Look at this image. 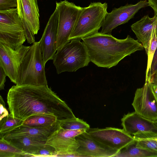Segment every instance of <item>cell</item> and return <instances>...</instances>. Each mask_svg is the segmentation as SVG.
Instances as JSON below:
<instances>
[{
    "label": "cell",
    "mask_w": 157,
    "mask_h": 157,
    "mask_svg": "<svg viewBox=\"0 0 157 157\" xmlns=\"http://www.w3.org/2000/svg\"><path fill=\"white\" fill-rule=\"evenodd\" d=\"M56 72H75L88 65L90 62L83 41L72 40L57 50L53 59Z\"/></svg>",
    "instance_id": "4"
},
{
    "label": "cell",
    "mask_w": 157,
    "mask_h": 157,
    "mask_svg": "<svg viewBox=\"0 0 157 157\" xmlns=\"http://www.w3.org/2000/svg\"><path fill=\"white\" fill-rule=\"evenodd\" d=\"M17 6V0H0V11L9 10Z\"/></svg>",
    "instance_id": "29"
},
{
    "label": "cell",
    "mask_w": 157,
    "mask_h": 157,
    "mask_svg": "<svg viewBox=\"0 0 157 157\" xmlns=\"http://www.w3.org/2000/svg\"><path fill=\"white\" fill-rule=\"evenodd\" d=\"M157 72V48L155 52L151 62L149 75L147 80H150L151 77Z\"/></svg>",
    "instance_id": "30"
},
{
    "label": "cell",
    "mask_w": 157,
    "mask_h": 157,
    "mask_svg": "<svg viewBox=\"0 0 157 157\" xmlns=\"http://www.w3.org/2000/svg\"><path fill=\"white\" fill-rule=\"evenodd\" d=\"M148 6H149L148 2L145 0H141L135 4L126 5L118 8H114L111 12H107L101 32L110 34L115 28L127 22L133 18L141 9Z\"/></svg>",
    "instance_id": "13"
},
{
    "label": "cell",
    "mask_w": 157,
    "mask_h": 157,
    "mask_svg": "<svg viewBox=\"0 0 157 157\" xmlns=\"http://www.w3.org/2000/svg\"><path fill=\"white\" fill-rule=\"evenodd\" d=\"M82 40L90 61L98 67L108 68L117 65L125 57L144 49L141 43L129 35L119 39L111 34L98 32Z\"/></svg>",
    "instance_id": "2"
},
{
    "label": "cell",
    "mask_w": 157,
    "mask_h": 157,
    "mask_svg": "<svg viewBox=\"0 0 157 157\" xmlns=\"http://www.w3.org/2000/svg\"><path fill=\"white\" fill-rule=\"evenodd\" d=\"M7 76L2 67L0 66V90H4L5 86V83L6 81V77Z\"/></svg>",
    "instance_id": "32"
},
{
    "label": "cell",
    "mask_w": 157,
    "mask_h": 157,
    "mask_svg": "<svg viewBox=\"0 0 157 157\" xmlns=\"http://www.w3.org/2000/svg\"><path fill=\"white\" fill-rule=\"evenodd\" d=\"M149 81L151 84L157 85V72L151 77Z\"/></svg>",
    "instance_id": "34"
},
{
    "label": "cell",
    "mask_w": 157,
    "mask_h": 157,
    "mask_svg": "<svg viewBox=\"0 0 157 157\" xmlns=\"http://www.w3.org/2000/svg\"><path fill=\"white\" fill-rule=\"evenodd\" d=\"M56 117L46 114L31 115L24 119L22 124L29 127L43 128L48 127L58 122Z\"/></svg>",
    "instance_id": "20"
},
{
    "label": "cell",
    "mask_w": 157,
    "mask_h": 157,
    "mask_svg": "<svg viewBox=\"0 0 157 157\" xmlns=\"http://www.w3.org/2000/svg\"><path fill=\"white\" fill-rule=\"evenodd\" d=\"M86 131L84 129L69 130L60 127L48 138L45 144L55 148L57 154L56 157L75 153L79 144L75 137Z\"/></svg>",
    "instance_id": "10"
},
{
    "label": "cell",
    "mask_w": 157,
    "mask_h": 157,
    "mask_svg": "<svg viewBox=\"0 0 157 157\" xmlns=\"http://www.w3.org/2000/svg\"><path fill=\"white\" fill-rule=\"evenodd\" d=\"M75 138L79 144L76 152L82 157H114L119 151L98 142L92 138L86 131Z\"/></svg>",
    "instance_id": "15"
},
{
    "label": "cell",
    "mask_w": 157,
    "mask_h": 157,
    "mask_svg": "<svg viewBox=\"0 0 157 157\" xmlns=\"http://www.w3.org/2000/svg\"><path fill=\"white\" fill-rule=\"evenodd\" d=\"M30 47L22 45L14 49L0 43V66L15 84L20 66Z\"/></svg>",
    "instance_id": "12"
},
{
    "label": "cell",
    "mask_w": 157,
    "mask_h": 157,
    "mask_svg": "<svg viewBox=\"0 0 157 157\" xmlns=\"http://www.w3.org/2000/svg\"><path fill=\"white\" fill-rule=\"evenodd\" d=\"M37 0H17L18 16L22 23L28 43L33 44L35 35L40 29L39 12Z\"/></svg>",
    "instance_id": "8"
},
{
    "label": "cell",
    "mask_w": 157,
    "mask_h": 157,
    "mask_svg": "<svg viewBox=\"0 0 157 157\" xmlns=\"http://www.w3.org/2000/svg\"><path fill=\"white\" fill-rule=\"evenodd\" d=\"M60 123L61 127L66 129H84L87 131L90 128L89 125L86 122L76 117Z\"/></svg>",
    "instance_id": "24"
},
{
    "label": "cell",
    "mask_w": 157,
    "mask_h": 157,
    "mask_svg": "<svg viewBox=\"0 0 157 157\" xmlns=\"http://www.w3.org/2000/svg\"><path fill=\"white\" fill-rule=\"evenodd\" d=\"M26 39L17 8L0 11V43L15 49Z\"/></svg>",
    "instance_id": "6"
},
{
    "label": "cell",
    "mask_w": 157,
    "mask_h": 157,
    "mask_svg": "<svg viewBox=\"0 0 157 157\" xmlns=\"http://www.w3.org/2000/svg\"><path fill=\"white\" fill-rule=\"evenodd\" d=\"M86 132L98 142L119 151L135 141L133 136L127 133L123 129L112 127L90 128Z\"/></svg>",
    "instance_id": "9"
},
{
    "label": "cell",
    "mask_w": 157,
    "mask_h": 157,
    "mask_svg": "<svg viewBox=\"0 0 157 157\" xmlns=\"http://www.w3.org/2000/svg\"><path fill=\"white\" fill-rule=\"evenodd\" d=\"M30 157L13 146L6 142L3 139H0V157Z\"/></svg>",
    "instance_id": "22"
},
{
    "label": "cell",
    "mask_w": 157,
    "mask_h": 157,
    "mask_svg": "<svg viewBox=\"0 0 157 157\" xmlns=\"http://www.w3.org/2000/svg\"><path fill=\"white\" fill-rule=\"evenodd\" d=\"M7 102L11 115L24 120L41 114L53 115L59 122L75 117L66 102L48 85H14L8 91Z\"/></svg>",
    "instance_id": "1"
},
{
    "label": "cell",
    "mask_w": 157,
    "mask_h": 157,
    "mask_svg": "<svg viewBox=\"0 0 157 157\" xmlns=\"http://www.w3.org/2000/svg\"><path fill=\"white\" fill-rule=\"evenodd\" d=\"M157 141V139H155Z\"/></svg>",
    "instance_id": "37"
},
{
    "label": "cell",
    "mask_w": 157,
    "mask_h": 157,
    "mask_svg": "<svg viewBox=\"0 0 157 157\" xmlns=\"http://www.w3.org/2000/svg\"><path fill=\"white\" fill-rule=\"evenodd\" d=\"M154 121L155 124L157 127V120Z\"/></svg>",
    "instance_id": "36"
},
{
    "label": "cell",
    "mask_w": 157,
    "mask_h": 157,
    "mask_svg": "<svg viewBox=\"0 0 157 157\" xmlns=\"http://www.w3.org/2000/svg\"><path fill=\"white\" fill-rule=\"evenodd\" d=\"M121 121L124 130L132 136L143 132L157 133V127L154 121L143 117L135 111L124 115Z\"/></svg>",
    "instance_id": "17"
},
{
    "label": "cell",
    "mask_w": 157,
    "mask_h": 157,
    "mask_svg": "<svg viewBox=\"0 0 157 157\" xmlns=\"http://www.w3.org/2000/svg\"><path fill=\"white\" fill-rule=\"evenodd\" d=\"M136 141L157 139V133L146 132L136 134L133 136Z\"/></svg>",
    "instance_id": "28"
},
{
    "label": "cell",
    "mask_w": 157,
    "mask_h": 157,
    "mask_svg": "<svg viewBox=\"0 0 157 157\" xmlns=\"http://www.w3.org/2000/svg\"><path fill=\"white\" fill-rule=\"evenodd\" d=\"M58 24V11L56 8L51 16L42 36L39 41L45 65L48 61L53 59L57 51Z\"/></svg>",
    "instance_id": "14"
},
{
    "label": "cell",
    "mask_w": 157,
    "mask_h": 157,
    "mask_svg": "<svg viewBox=\"0 0 157 157\" xmlns=\"http://www.w3.org/2000/svg\"><path fill=\"white\" fill-rule=\"evenodd\" d=\"M114 157H157V151L137 147L135 141L120 150Z\"/></svg>",
    "instance_id": "21"
},
{
    "label": "cell",
    "mask_w": 157,
    "mask_h": 157,
    "mask_svg": "<svg viewBox=\"0 0 157 157\" xmlns=\"http://www.w3.org/2000/svg\"><path fill=\"white\" fill-rule=\"evenodd\" d=\"M57 154L52 146L45 144L42 148L33 155V157H56Z\"/></svg>",
    "instance_id": "26"
},
{
    "label": "cell",
    "mask_w": 157,
    "mask_h": 157,
    "mask_svg": "<svg viewBox=\"0 0 157 157\" xmlns=\"http://www.w3.org/2000/svg\"><path fill=\"white\" fill-rule=\"evenodd\" d=\"M131 28L147 52L151 37L157 33V15L155 14L151 18L144 16L132 24Z\"/></svg>",
    "instance_id": "18"
},
{
    "label": "cell",
    "mask_w": 157,
    "mask_h": 157,
    "mask_svg": "<svg viewBox=\"0 0 157 157\" xmlns=\"http://www.w3.org/2000/svg\"><path fill=\"white\" fill-rule=\"evenodd\" d=\"M107 8L106 3L100 2H92L83 7L69 40H81L98 32L105 21Z\"/></svg>",
    "instance_id": "5"
},
{
    "label": "cell",
    "mask_w": 157,
    "mask_h": 157,
    "mask_svg": "<svg viewBox=\"0 0 157 157\" xmlns=\"http://www.w3.org/2000/svg\"><path fill=\"white\" fill-rule=\"evenodd\" d=\"M151 85L153 94L157 100V85L151 84Z\"/></svg>",
    "instance_id": "35"
},
{
    "label": "cell",
    "mask_w": 157,
    "mask_h": 157,
    "mask_svg": "<svg viewBox=\"0 0 157 157\" xmlns=\"http://www.w3.org/2000/svg\"><path fill=\"white\" fill-rule=\"evenodd\" d=\"M82 8L66 0L56 2L58 13L57 50L71 41L69 37Z\"/></svg>",
    "instance_id": "7"
},
{
    "label": "cell",
    "mask_w": 157,
    "mask_h": 157,
    "mask_svg": "<svg viewBox=\"0 0 157 157\" xmlns=\"http://www.w3.org/2000/svg\"><path fill=\"white\" fill-rule=\"evenodd\" d=\"M136 141L137 147L157 151V141L155 139L141 140Z\"/></svg>",
    "instance_id": "27"
},
{
    "label": "cell",
    "mask_w": 157,
    "mask_h": 157,
    "mask_svg": "<svg viewBox=\"0 0 157 157\" xmlns=\"http://www.w3.org/2000/svg\"><path fill=\"white\" fill-rule=\"evenodd\" d=\"M45 65L40 43L35 42L20 65L16 85H48Z\"/></svg>",
    "instance_id": "3"
},
{
    "label": "cell",
    "mask_w": 157,
    "mask_h": 157,
    "mask_svg": "<svg viewBox=\"0 0 157 157\" xmlns=\"http://www.w3.org/2000/svg\"><path fill=\"white\" fill-rule=\"evenodd\" d=\"M132 105L141 116L153 121L157 120V100L149 80L136 90Z\"/></svg>",
    "instance_id": "11"
},
{
    "label": "cell",
    "mask_w": 157,
    "mask_h": 157,
    "mask_svg": "<svg viewBox=\"0 0 157 157\" xmlns=\"http://www.w3.org/2000/svg\"><path fill=\"white\" fill-rule=\"evenodd\" d=\"M24 120L13 117L10 113L0 121V134L5 133L22 124Z\"/></svg>",
    "instance_id": "23"
},
{
    "label": "cell",
    "mask_w": 157,
    "mask_h": 157,
    "mask_svg": "<svg viewBox=\"0 0 157 157\" xmlns=\"http://www.w3.org/2000/svg\"><path fill=\"white\" fill-rule=\"evenodd\" d=\"M151 6L154 10L155 14L157 15V0H148Z\"/></svg>",
    "instance_id": "33"
},
{
    "label": "cell",
    "mask_w": 157,
    "mask_h": 157,
    "mask_svg": "<svg viewBox=\"0 0 157 157\" xmlns=\"http://www.w3.org/2000/svg\"><path fill=\"white\" fill-rule=\"evenodd\" d=\"M6 142L29 155L30 157L45 145V142L40 141L28 136L12 138H3Z\"/></svg>",
    "instance_id": "19"
},
{
    "label": "cell",
    "mask_w": 157,
    "mask_h": 157,
    "mask_svg": "<svg viewBox=\"0 0 157 157\" xmlns=\"http://www.w3.org/2000/svg\"><path fill=\"white\" fill-rule=\"evenodd\" d=\"M0 121L4 117L8 116L9 113L5 107V104L2 96H0Z\"/></svg>",
    "instance_id": "31"
},
{
    "label": "cell",
    "mask_w": 157,
    "mask_h": 157,
    "mask_svg": "<svg viewBox=\"0 0 157 157\" xmlns=\"http://www.w3.org/2000/svg\"><path fill=\"white\" fill-rule=\"evenodd\" d=\"M60 127V123L59 121L50 126L43 128L29 127L22 124L8 132L0 134V138H12L28 136L46 142L48 138Z\"/></svg>",
    "instance_id": "16"
},
{
    "label": "cell",
    "mask_w": 157,
    "mask_h": 157,
    "mask_svg": "<svg viewBox=\"0 0 157 157\" xmlns=\"http://www.w3.org/2000/svg\"><path fill=\"white\" fill-rule=\"evenodd\" d=\"M157 48V33L151 37L149 44L146 53L147 56V61L146 73L145 81L148 78L151 63V62L155 52Z\"/></svg>",
    "instance_id": "25"
}]
</instances>
